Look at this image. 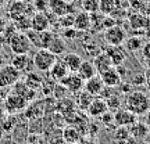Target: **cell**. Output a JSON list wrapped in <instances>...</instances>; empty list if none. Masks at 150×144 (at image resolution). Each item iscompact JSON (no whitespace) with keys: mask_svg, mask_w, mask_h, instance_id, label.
<instances>
[{"mask_svg":"<svg viewBox=\"0 0 150 144\" xmlns=\"http://www.w3.org/2000/svg\"><path fill=\"white\" fill-rule=\"evenodd\" d=\"M125 107L136 117L146 115L150 111V97L143 91H131L125 97Z\"/></svg>","mask_w":150,"mask_h":144,"instance_id":"cell-1","label":"cell"},{"mask_svg":"<svg viewBox=\"0 0 150 144\" xmlns=\"http://www.w3.org/2000/svg\"><path fill=\"white\" fill-rule=\"evenodd\" d=\"M57 55H54L47 48H38L36 53L32 55L33 67L39 72H49V70L53 67V64L57 61Z\"/></svg>","mask_w":150,"mask_h":144,"instance_id":"cell-2","label":"cell"},{"mask_svg":"<svg viewBox=\"0 0 150 144\" xmlns=\"http://www.w3.org/2000/svg\"><path fill=\"white\" fill-rule=\"evenodd\" d=\"M8 47L13 54H29L32 44L25 32H17L8 40Z\"/></svg>","mask_w":150,"mask_h":144,"instance_id":"cell-3","label":"cell"},{"mask_svg":"<svg viewBox=\"0 0 150 144\" xmlns=\"http://www.w3.org/2000/svg\"><path fill=\"white\" fill-rule=\"evenodd\" d=\"M22 75L13 67L11 64H4L0 67V87L7 89L16 85L18 80L21 79Z\"/></svg>","mask_w":150,"mask_h":144,"instance_id":"cell-4","label":"cell"},{"mask_svg":"<svg viewBox=\"0 0 150 144\" xmlns=\"http://www.w3.org/2000/svg\"><path fill=\"white\" fill-rule=\"evenodd\" d=\"M103 37H104L106 44H108V46H122L128 35H127V31L122 27L114 25V27L107 28L104 31Z\"/></svg>","mask_w":150,"mask_h":144,"instance_id":"cell-5","label":"cell"},{"mask_svg":"<svg viewBox=\"0 0 150 144\" xmlns=\"http://www.w3.org/2000/svg\"><path fill=\"white\" fill-rule=\"evenodd\" d=\"M10 64L21 75L29 74V72H32V71L35 70L33 60L29 54H14V57L11 58Z\"/></svg>","mask_w":150,"mask_h":144,"instance_id":"cell-6","label":"cell"},{"mask_svg":"<svg viewBox=\"0 0 150 144\" xmlns=\"http://www.w3.org/2000/svg\"><path fill=\"white\" fill-rule=\"evenodd\" d=\"M60 85L64 87L68 93L72 94H78L79 91L83 90V85H85V80L81 78L76 72H70V74L65 76L64 79L60 82Z\"/></svg>","mask_w":150,"mask_h":144,"instance_id":"cell-7","label":"cell"},{"mask_svg":"<svg viewBox=\"0 0 150 144\" xmlns=\"http://www.w3.org/2000/svg\"><path fill=\"white\" fill-rule=\"evenodd\" d=\"M3 104H4V108L7 110V112H10V114L24 111V110L28 107L27 100L20 97L18 94H16V93H13V91H10V93L6 96Z\"/></svg>","mask_w":150,"mask_h":144,"instance_id":"cell-8","label":"cell"},{"mask_svg":"<svg viewBox=\"0 0 150 144\" xmlns=\"http://www.w3.org/2000/svg\"><path fill=\"white\" fill-rule=\"evenodd\" d=\"M104 53L107 54L114 67H118V65H122L124 61L127 60V55H128V51L124 46H106V47L102 48Z\"/></svg>","mask_w":150,"mask_h":144,"instance_id":"cell-9","label":"cell"},{"mask_svg":"<svg viewBox=\"0 0 150 144\" xmlns=\"http://www.w3.org/2000/svg\"><path fill=\"white\" fill-rule=\"evenodd\" d=\"M136 121H138V117L134 115L131 111H128L127 108H120L117 111H114V123H115V126L129 128Z\"/></svg>","mask_w":150,"mask_h":144,"instance_id":"cell-10","label":"cell"},{"mask_svg":"<svg viewBox=\"0 0 150 144\" xmlns=\"http://www.w3.org/2000/svg\"><path fill=\"white\" fill-rule=\"evenodd\" d=\"M99 76L102 78L103 85L107 86V87H118L120 83L122 82V76L120 75L117 67H110L104 72L99 74Z\"/></svg>","mask_w":150,"mask_h":144,"instance_id":"cell-11","label":"cell"},{"mask_svg":"<svg viewBox=\"0 0 150 144\" xmlns=\"http://www.w3.org/2000/svg\"><path fill=\"white\" fill-rule=\"evenodd\" d=\"M50 28V20L46 11H39L36 14H33L31 18V29L36 31V32H43V31H49Z\"/></svg>","mask_w":150,"mask_h":144,"instance_id":"cell-12","label":"cell"},{"mask_svg":"<svg viewBox=\"0 0 150 144\" xmlns=\"http://www.w3.org/2000/svg\"><path fill=\"white\" fill-rule=\"evenodd\" d=\"M107 111H108V107H107L106 100L102 98L100 96H97L93 98V101H92V104L89 105V108H88L86 112H88V115L91 118H100Z\"/></svg>","mask_w":150,"mask_h":144,"instance_id":"cell-13","label":"cell"},{"mask_svg":"<svg viewBox=\"0 0 150 144\" xmlns=\"http://www.w3.org/2000/svg\"><path fill=\"white\" fill-rule=\"evenodd\" d=\"M13 87V93H16V94H18L20 97H22V98H25L28 103L32 101L33 98H35V96H36V90H33V89H31L29 86L24 82V80H18L16 85L11 86Z\"/></svg>","mask_w":150,"mask_h":144,"instance_id":"cell-14","label":"cell"},{"mask_svg":"<svg viewBox=\"0 0 150 144\" xmlns=\"http://www.w3.org/2000/svg\"><path fill=\"white\" fill-rule=\"evenodd\" d=\"M68 74H70V71L65 67L64 63L61 61V58H57V61L53 64V67L49 70V75H50L52 80L57 82V83H60Z\"/></svg>","mask_w":150,"mask_h":144,"instance_id":"cell-15","label":"cell"},{"mask_svg":"<svg viewBox=\"0 0 150 144\" xmlns=\"http://www.w3.org/2000/svg\"><path fill=\"white\" fill-rule=\"evenodd\" d=\"M91 14L86 11H78L74 17V28L78 32H86L91 29Z\"/></svg>","mask_w":150,"mask_h":144,"instance_id":"cell-16","label":"cell"},{"mask_svg":"<svg viewBox=\"0 0 150 144\" xmlns=\"http://www.w3.org/2000/svg\"><path fill=\"white\" fill-rule=\"evenodd\" d=\"M104 89V85L102 82V78L99 76V74L95 75L93 78L85 80V85H83V90L88 91L89 94H92L93 97L100 96L102 90Z\"/></svg>","mask_w":150,"mask_h":144,"instance_id":"cell-17","label":"cell"},{"mask_svg":"<svg viewBox=\"0 0 150 144\" xmlns=\"http://www.w3.org/2000/svg\"><path fill=\"white\" fill-rule=\"evenodd\" d=\"M47 50L49 51H52L54 55H63V54L67 51V43L63 37L60 36L59 33H53V36H52V40L49 43L47 46Z\"/></svg>","mask_w":150,"mask_h":144,"instance_id":"cell-18","label":"cell"},{"mask_svg":"<svg viewBox=\"0 0 150 144\" xmlns=\"http://www.w3.org/2000/svg\"><path fill=\"white\" fill-rule=\"evenodd\" d=\"M61 61L65 64V67L68 68V71H70V72H76L83 60H82V57H81V54L74 53V51H70V53H64V54H63Z\"/></svg>","mask_w":150,"mask_h":144,"instance_id":"cell-19","label":"cell"},{"mask_svg":"<svg viewBox=\"0 0 150 144\" xmlns=\"http://www.w3.org/2000/svg\"><path fill=\"white\" fill-rule=\"evenodd\" d=\"M92 63H93V65H95L97 74H102V72H104L106 70H108L110 67H114L112 63H111V60H110V57H108L103 50L93 57V61H92Z\"/></svg>","mask_w":150,"mask_h":144,"instance_id":"cell-20","label":"cell"},{"mask_svg":"<svg viewBox=\"0 0 150 144\" xmlns=\"http://www.w3.org/2000/svg\"><path fill=\"white\" fill-rule=\"evenodd\" d=\"M75 96H76V97H75L74 103H75V107H76V110H79V111H82V112H86L95 97L92 96V94H89V93H88V91H85V90L79 91V93H78V94H75Z\"/></svg>","mask_w":150,"mask_h":144,"instance_id":"cell-21","label":"cell"},{"mask_svg":"<svg viewBox=\"0 0 150 144\" xmlns=\"http://www.w3.org/2000/svg\"><path fill=\"white\" fill-rule=\"evenodd\" d=\"M128 129H129V134H131V137L135 139V140L145 139L146 136L149 134V126H147L145 122H139V121H136V122L132 123Z\"/></svg>","mask_w":150,"mask_h":144,"instance_id":"cell-22","label":"cell"},{"mask_svg":"<svg viewBox=\"0 0 150 144\" xmlns=\"http://www.w3.org/2000/svg\"><path fill=\"white\" fill-rule=\"evenodd\" d=\"M61 137L67 144H74L82 141V133L75 126H67L61 132Z\"/></svg>","mask_w":150,"mask_h":144,"instance_id":"cell-23","label":"cell"},{"mask_svg":"<svg viewBox=\"0 0 150 144\" xmlns=\"http://www.w3.org/2000/svg\"><path fill=\"white\" fill-rule=\"evenodd\" d=\"M76 74L79 75L83 80H88V79H91V78H93L95 75H97V72H96V68H95V65H93L92 61L83 60L82 64L79 65L78 71H76Z\"/></svg>","mask_w":150,"mask_h":144,"instance_id":"cell-24","label":"cell"},{"mask_svg":"<svg viewBox=\"0 0 150 144\" xmlns=\"http://www.w3.org/2000/svg\"><path fill=\"white\" fill-rule=\"evenodd\" d=\"M124 44H125L127 51L136 53V51L142 50V47H143V40H142V37L138 36V35H131L129 37H127V39H125Z\"/></svg>","mask_w":150,"mask_h":144,"instance_id":"cell-25","label":"cell"},{"mask_svg":"<svg viewBox=\"0 0 150 144\" xmlns=\"http://www.w3.org/2000/svg\"><path fill=\"white\" fill-rule=\"evenodd\" d=\"M129 7H132L136 13H140L143 15H150V0H128Z\"/></svg>","mask_w":150,"mask_h":144,"instance_id":"cell-26","label":"cell"},{"mask_svg":"<svg viewBox=\"0 0 150 144\" xmlns=\"http://www.w3.org/2000/svg\"><path fill=\"white\" fill-rule=\"evenodd\" d=\"M24 82H25V83H27L31 89H33V90L42 89V86H43L42 76H40L39 74H36L35 71L29 72V74H25V79H24Z\"/></svg>","mask_w":150,"mask_h":144,"instance_id":"cell-27","label":"cell"},{"mask_svg":"<svg viewBox=\"0 0 150 144\" xmlns=\"http://www.w3.org/2000/svg\"><path fill=\"white\" fill-rule=\"evenodd\" d=\"M117 8V0H99V13L111 15Z\"/></svg>","mask_w":150,"mask_h":144,"instance_id":"cell-28","label":"cell"},{"mask_svg":"<svg viewBox=\"0 0 150 144\" xmlns=\"http://www.w3.org/2000/svg\"><path fill=\"white\" fill-rule=\"evenodd\" d=\"M106 100V103H107V107H108V111H117V110H120L121 108V97H120V94L118 93H114V94H111V96H108L107 98H104Z\"/></svg>","mask_w":150,"mask_h":144,"instance_id":"cell-29","label":"cell"},{"mask_svg":"<svg viewBox=\"0 0 150 144\" xmlns=\"http://www.w3.org/2000/svg\"><path fill=\"white\" fill-rule=\"evenodd\" d=\"M112 137L115 141H128L131 134H129V129L124 128V126H115L114 129V133H112Z\"/></svg>","mask_w":150,"mask_h":144,"instance_id":"cell-30","label":"cell"},{"mask_svg":"<svg viewBox=\"0 0 150 144\" xmlns=\"http://www.w3.org/2000/svg\"><path fill=\"white\" fill-rule=\"evenodd\" d=\"M81 7L82 11H86L89 14L99 11V0H81Z\"/></svg>","mask_w":150,"mask_h":144,"instance_id":"cell-31","label":"cell"},{"mask_svg":"<svg viewBox=\"0 0 150 144\" xmlns=\"http://www.w3.org/2000/svg\"><path fill=\"white\" fill-rule=\"evenodd\" d=\"M60 36L63 39H67V40H75L76 37L79 36V32L75 29L74 27H70V28H61V35Z\"/></svg>","mask_w":150,"mask_h":144,"instance_id":"cell-32","label":"cell"},{"mask_svg":"<svg viewBox=\"0 0 150 144\" xmlns=\"http://www.w3.org/2000/svg\"><path fill=\"white\" fill-rule=\"evenodd\" d=\"M74 17L75 14H64L57 18L59 21V25L61 28H70V27H74Z\"/></svg>","mask_w":150,"mask_h":144,"instance_id":"cell-33","label":"cell"},{"mask_svg":"<svg viewBox=\"0 0 150 144\" xmlns=\"http://www.w3.org/2000/svg\"><path fill=\"white\" fill-rule=\"evenodd\" d=\"M99 119L102 121V123L104 126H115V123H114V112H111V111H107Z\"/></svg>","mask_w":150,"mask_h":144,"instance_id":"cell-34","label":"cell"},{"mask_svg":"<svg viewBox=\"0 0 150 144\" xmlns=\"http://www.w3.org/2000/svg\"><path fill=\"white\" fill-rule=\"evenodd\" d=\"M142 55H143V60H145L146 63L150 64V42L143 44V47H142Z\"/></svg>","mask_w":150,"mask_h":144,"instance_id":"cell-35","label":"cell"},{"mask_svg":"<svg viewBox=\"0 0 150 144\" xmlns=\"http://www.w3.org/2000/svg\"><path fill=\"white\" fill-rule=\"evenodd\" d=\"M49 3H50V0H36V1H35V6H36L38 11H47Z\"/></svg>","mask_w":150,"mask_h":144,"instance_id":"cell-36","label":"cell"},{"mask_svg":"<svg viewBox=\"0 0 150 144\" xmlns=\"http://www.w3.org/2000/svg\"><path fill=\"white\" fill-rule=\"evenodd\" d=\"M129 83H131V85H134V86H140L142 83H145V75H142V74L135 75L134 78H131Z\"/></svg>","mask_w":150,"mask_h":144,"instance_id":"cell-37","label":"cell"},{"mask_svg":"<svg viewBox=\"0 0 150 144\" xmlns=\"http://www.w3.org/2000/svg\"><path fill=\"white\" fill-rule=\"evenodd\" d=\"M7 24H8V22L6 21L4 17H0V35L4 32V29H6V27H7Z\"/></svg>","mask_w":150,"mask_h":144,"instance_id":"cell-38","label":"cell"},{"mask_svg":"<svg viewBox=\"0 0 150 144\" xmlns=\"http://www.w3.org/2000/svg\"><path fill=\"white\" fill-rule=\"evenodd\" d=\"M145 83L150 87V68L147 70V72H146V75H145Z\"/></svg>","mask_w":150,"mask_h":144,"instance_id":"cell-39","label":"cell"},{"mask_svg":"<svg viewBox=\"0 0 150 144\" xmlns=\"http://www.w3.org/2000/svg\"><path fill=\"white\" fill-rule=\"evenodd\" d=\"M50 144H67V143L63 140V137H59V139L52 140V143H50Z\"/></svg>","mask_w":150,"mask_h":144,"instance_id":"cell-40","label":"cell"},{"mask_svg":"<svg viewBox=\"0 0 150 144\" xmlns=\"http://www.w3.org/2000/svg\"><path fill=\"white\" fill-rule=\"evenodd\" d=\"M6 64V60H4V55H3V54L0 53V67H1V65H4Z\"/></svg>","mask_w":150,"mask_h":144,"instance_id":"cell-41","label":"cell"},{"mask_svg":"<svg viewBox=\"0 0 150 144\" xmlns=\"http://www.w3.org/2000/svg\"><path fill=\"white\" fill-rule=\"evenodd\" d=\"M147 126H150V111L147 112V123H146Z\"/></svg>","mask_w":150,"mask_h":144,"instance_id":"cell-42","label":"cell"},{"mask_svg":"<svg viewBox=\"0 0 150 144\" xmlns=\"http://www.w3.org/2000/svg\"><path fill=\"white\" fill-rule=\"evenodd\" d=\"M74 1H79V3H81V0H74Z\"/></svg>","mask_w":150,"mask_h":144,"instance_id":"cell-43","label":"cell"},{"mask_svg":"<svg viewBox=\"0 0 150 144\" xmlns=\"http://www.w3.org/2000/svg\"><path fill=\"white\" fill-rule=\"evenodd\" d=\"M74 144H81V143H74Z\"/></svg>","mask_w":150,"mask_h":144,"instance_id":"cell-44","label":"cell"},{"mask_svg":"<svg viewBox=\"0 0 150 144\" xmlns=\"http://www.w3.org/2000/svg\"><path fill=\"white\" fill-rule=\"evenodd\" d=\"M29 144H31V143H29Z\"/></svg>","mask_w":150,"mask_h":144,"instance_id":"cell-45","label":"cell"}]
</instances>
